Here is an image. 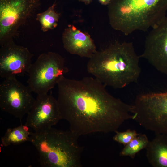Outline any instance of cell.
Returning a JSON list of instances; mask_svg holds the SVG:
<instances>
[{
    "label": "cell",
    "instance_id": "6da1fadb",
    "mask_svg": "<svg viewBox=\"0 0 167 167\" xmlns=\"http://www.w3.org/2000/svg\"><path fill=\"white\" fill-rule=\"evenodd\" d=\"M57 85V100L62 118L79 137L115 132L125 121L132 119V105L111 95L95 78L76 80L64 76Z\"/></svg>",
    "mask_w": 167,
    "mask_h": 167
},
{
    "label": "cell",
    "instance_id": "5bb4252c",
    "mask_svg": "<svg viewBox=\"0 0 167 167\" xmlns=\"http://www.w3.org/2000/svg\"><path fill=\"white\" fill-rule=\"evenodd\" d=\"M29 127L25 124L13 128H8L1 139L2 144L5 147L18 145L29 141L31 132Z\"/></svg>",
    "mask_w": 167,
    "mask_h": 167
},
{
    "label": "cell",
    "instance_id": "8992f818",
    "mask_svg": "<svg viewBox=\"0 0 167 167\" xmlns=\"http://www.w3.org/2000/svg\"><path fill=\"white\" fill-rule=\"evenodd\" d=\"M64 58L58 53L49 51L41 54L28 72V86L32 92L48 93L69 71Z\"/></svg>",
    "mask_w": 167,
    "mask_h": 167
},
{
    "label": "cell",
    "instance_id": "4fadbf2b",
    "mask_svg": "<svg viewBox=\"0 0 167 167\" xmlns=\"http://www.w3.org/2000/svg\"><path fill=\"white\" fill-rule=\"evenodd\" d=\"M146 148V156L153 167H167V135L155 134Z\"/></svg>",
    "mask_w": 167,
    "mask_h": 167
},
{
    "label": "cell",
    "instance_id": "3957f363",
    "mask_svg": "<svg viewBox=\"0 0 167 167\" xmlns=\"http://www.w3.org/2000/svg\"><path fill=\"white\" fill-rule=\"evenodd\" d=\"M108 10L111 27L128 35L161 21L167 14V0H111Z\"/></svg>",
    "mask_w": 167,
    "mask_h": 167
},
{
    "label": "cell",
    "instance_id": "277c9868",
    "mask_svg": "<svg viewBox=\"0 0 167 167\" xmlns=\"http://www.w3.org/2000/svg\"><path fill=\"white\" fill-rule=\"evenodd\" d=\"M78 137L70 130L51 127L31 132L29 141L37 149L42 167H81L84 147Z\"/></svg>",
    "mask_w": 167,
    "mask_h": 167
},
{
    "label": "cell",
    "instance_id": "ac0fdd59",
    "mask_svg": "<svg viewBox=\"0 0 167 167\" xmlns=\"http://www.w3.org/2000/svg\"><path fill=\"white\" fill-rule=\"evenodd\" d=\"M99 2L102 5H108L110 2L111 0H98Z\"/></svg>",
    "mask_w": 167,
    "mask_h": 167
},
{
    "label": "cell",
    "instance_id": "7a4b0ae2",
    "mask_svg": "<svg viewBox=\"0 0 167 167\" xmlns=\"http://www.w3.org/2000/svg\"><path fill=\"white\" fill-rule=\"evenodd\" d=\"M140 57L132 42L115 41L97 50L89 58L87 70L105 86L122 89L138 81Z\"/></svg>",
    "mask_w": 167,
    "mask_h": 167
},
{
    "label": "cell",
    "instance_id": "d6986e66",
    "mask_svg": "<svg viewBox=\"0 0 167 167\" xmlns=\"http://www.w3.org/2000/svg\"><path fill=\"white\" fill-rule=\"evenodd\" d=\"M79 1L84 2L85 5H88L91 3L92 0H78Z\"/></svg>",
    "mask_w": 167,
    "mask_h": 167
},
{
    "label": "cell",
    "instance_id": "9c48e42d",
    "mask_svg": "<svg viewBox=\"0 0 167 167\" xmlns=\"http://www.w3.org/2000/svg\"><path fill=\"white\" fill-rule=\"evenodd\" d=\"M141 56L157 71L167 75V14L151 29L146 37Z\"/></svg>",
    "mask_w": 167,
    "mask_h": 167
},
{
    "label": "cell",
    "instance_id": "30bf717a",
    "mask_svg": "<svg viewBox=\"0 0 167 167\" xmlns=\"http://www.w3.org/2000/svg\"><path fill=\"white\" fill-rule=\"evenodd\" d=\"M0 46L1 77L23 76L28 72L33 54L27 48L15 44L14 41Z\"/></svg>",
    "mask_w": 167,
    "mask_h": 167
},
{
    "label": "cell",
    "instance_id": "52a82bcc",
    "mask_svg": "<svg viewBox=\"0 0 167 167\" xmlns=\"http://www.w3.org/2000/svg\"><path fill=\"white\" fill-rule=\"evenodd\" d=\"M41 5L40 0H0V45L14 41L21 26Z\"/></svg>",
    "mask_w": 167,
    "mask_h": 167
},
{
    "label": "cell",
    "instance_id": "8fae6325",
    "mask_svg": "<svg viewBox=\"0 0 167 167\" xmlns=\"http://www.w3.org/2000/svg\"><path fill=\"white\" fill-rule=\"evenodd\" d=\"M25 124L34 131L46 129L62 119L57 99L51 94L37 95Z\"/></svg>",
    "mask_w": 167,
    "mask_h": 167
},
{
    "label": "cell",
    "instance_id": "9a60e30c",
    "mask_svg": "<svg viewBox=\"0 0 167 167\" xmlns=\"http://www.w3.org/2000/svg\"><path fill=\"white\" fill-rule=\"evenodd\" d=\"M56 5L55 1L46 10L36 15V19L39 22L41 29L44 32L54 29L58 25L61 14L55 11Z\"/></svg>",
    "mask_w": 167,
    "mask_h": 167
},
{
    "label": "cell",
    "instance_id": "7c38bea8",
    "mask_svg": "<svg viewBox=\"0 0 167 167\" xmlns=\"http://www.w3.org/2000/svg\"><path fill=\"white\" fill-rule=\"evenodd\" d=\"M63 47L69 53L90 58L96 51L93 40L87 33L69 25L62 35Z\"/></svg>",
    "mask_w": 167,
    "mask_h": 167
},
{
    "label": "cell",
    "instance_id": "5b68a950",
    "mask_svg": "<svg viewBox=\"0 0 167 167\" xmlns=\"http://www.w3.org/2000/svg\"><path fill=\"white\" fill-rule=\"evenodd\" d=\"M132 105V120L155 134L167 135V92L143 93Z\"/></svg>",
    "mask_w": 167,
    "mask_h": 167
},
{
    "label": "cell",
    "instance_id": "ba28073f",
    "mask_svg": "<svg viewBox=\"0 0 167 167\" xmlns=\"http://www.w3.org/2000/svg\"><path fill=\"white\" fill-rule=\"evenodd\" d=\"M32 92L28 86L22 84L16 77L4 79L0 84L1 110L21 121L35 101Z\"/></svg>",
    "mask_w": 167,
    "mask_h": 167
},
{
    "label": "cell",
    "instance_id": "2e32d148",
    "mask_svg": "<svg viewBox=\"0 0 167 167\" xmlns=\"http://www.w3.org/2000/svg\"><path fill=\"white\" fill-rule=\"evenodd\" d=\"M149 141L145 134L139 133L137 136L124 146L120 155L121 156H128L134 159L139 152L146 148Z\"/></svg>",
    "mask_w": 167,
    "mask_h": 167
},
{
    "label": "cell",
    "instance_id": "e0dca14e",
    "mask_svg": "<svg viewBox=\"0 0 167 167\" xmlns=\"http://www.w3.org/2000/svg\"><path fill=\"white\" fill-rule=\"evenodd\" d=\"M115 133L116 134L113 137V140L124 146L129 143L139 134L135 130L130 129L123 132L117 131Z\"/></svg>",
    "mask_w": 167,
    "mask_h": 167
}]
</instances>
